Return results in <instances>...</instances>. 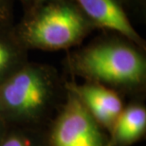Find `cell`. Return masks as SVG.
Wrapping results in <instances>:
<instances>
[{"mask_svg":"<svg viewBox=\"0 0 146 146\" xmlns=\"http://www.w3.org/2000/svg\"><path fill=\"white\" fill-rule=\"evenodd\" d=\"M13 25L0 26V86L29 62V50L17 38Z\"/></svg>","mask_w":146,"mask_h":146,"instance_id":"obj_8","label":"cell"},{"mask_svg":"<svg viewBox=\"0 0 146 146\" xmlns=\"http://www.w3.org/2000/svg\"><path fill=\"white\" fill-rule=\"evenodd\" d=\"M119 1L121 2L122 5L129 4L132 6H135V7H141L139 9H142V8H144L146 0H119Z\"/></svg>","mask_w":146,"mask_h":146,"instance_id":"obj_11","label":"cell"},{"mask_svg":"<svg viewBox=\"0 0 146 146\" xmlns=\"http://www.w3.org/2000/svg\"><path fill=\"white\" fill-rule=\"evenodd\" d=\"M72 77L100 84L123 97L145 99V48L113 33L69 51L64 61Z\"/></svg>","mask_w":146,"mask_h":146,"instance_id":"obj_1","label":"cell"},{"mask_svg":"<svg viewBox=\"0 0 146 146\" xmlns=\"http://www.w3.org/2000/svg\"><path fill=\"white\" fill-rule=\"evenodd\" d=\"M17 38L28 50H68L79 46L97 30L74 0H43L25 9Z\"/></svg>","mask_w":146,"mask_h":146,"instance_id":"obj_3","label":"cell"},{"mask_svg":"<svg viewBox=\"0 0 146 146\" xmlns=\"http://www.w3.org/2000/svg\"><path fill=\"white\" fill-rule=\"evenodd\" d=\"M146 106L143 98L131 99L108 134V146H132L145 137Z\"/></svg>","mask_w":146,"mask_h":146,"instance_id":"obj_7","label":"cell"},{"mask_svg":"<svg viewBox=\"0 0 146 146\" xmlns=\"http://www.w3.org/2000/svg\"><path fill=\"white\" fill-rule=\"evenodd\" d=\"M7 130H8L7 124L5 123V121L0 117V145H1L3 139H4V137L6 135V133H7Z\"/></svg>","mask_w":146,"mask_h":146,"instance_id":"obj_12","label":"cell"},{"mask_svg":"<svg viewBox=\"0 0 146 146\" xmlns=\"http://www.w3.org/2000/svg\"><path fill=\"white\" fill-rule=\"evenodd\" d=\"M95 28L127 38L145 48V41L133 27L119 0H74Z\"/></svg>","mask_w":146,"mask_h":146,"instance_id":"obj_6","label":"cell"},{"mask_svg":"<svg viewBox=\"0 0 146 146\" xmlns=\"http://www.w3.org/2000/svg\"><path fill=\"white\" fill-rule=\"evenodd\" d=\"M0 146H50L48 128L8 127Z\"/></svg>","mask_w":146,"mask_h":146,"instance_id":"obj_9","label":"cell"},{"mask_svg":"<svg viewBox=\"0 0 146 146\" xmlns=\"http://www.w3.org/2000/svg\"><path fill=\"white\" fill-rule=\"evenodd\" d=\"M48 135L50 146H108V133L68 88L65 103L48 127Z\"/></svg>","mask_w":146,"mask_h":146,"instance_id":"obj_4","label":"cell"},{"mask_svg":"<svg viewBox=\"0 0 146 146\" xmlns=\"http://www.w3.org/2000/svg\"><path fill=\"white\" fill-rule=\"evenodd\" d=\"M66 96V79L53 66L29 61L0 86V117L8 127L48 128Z\"/></svg>","mask_w":146,"mask_h":146,"instance_id":"obj_2","label":"cell"},{"mask_svg":"<svg viewBox=\"0 0 146 146\" xmlns=\"http://www.w3.org/2000/svg\"><path fill=\"white\" fill-rule=\"evenodd\" d=\"M66 86L76 95L95 121L109 134L124 108V97L115 90L100 84L74 79L66 80Z\"/></svg>","mask_w":146,"mask_h":146,"instance_id":"obj_5","label":"cell"},{"mask_svg":"<svg viewBox=\"0 0 146 146\" xmlns=\"http://www.w3.org/2000/svg\"><path fill=\"white\" fill-rule=\"evenodd\" d=\"M38 1H43V0H34V3H35V2H38Z\"/></svg>","mask_w":146,"mask_h":146,"instance_id":"obj_14","label":"cell"},{"mask_svg":"<svg viewBox=\"0 0 146 146\" xmlns=\"http://www.w3.org/2000/svg\"><path fill=\"white\" fill-rule=\"evenodd\" d=\"M18 1L22 3L23 6H24V9L29 8L30 6H31L34 3V0H18Z\"/></svg>","mask_w":146,"mask_h":146,"instance_id":"obj_13","label":"cell"},{"mask_svg":"<svg viewBox=\"0 0 146 146\" xmlns=\"http://www.w3.org/2000/svg\"><path fill=\"white\" fill-rule=\"evenodd\" d=\"M13 0H0V26L13 25Z\"/></svg>","mask_w":146,"mask_h":146,"instance_id":"obj_10","label":"cell"}]
</instances>
